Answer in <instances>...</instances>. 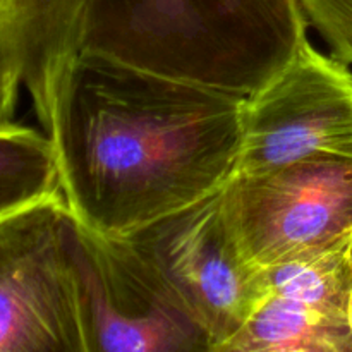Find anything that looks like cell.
Segmentation results:
<instances>
[{"label": "cell", "instance_id": "cell-6", "mask_svg": "<svg viewBox=\"0 0 352 352\" xmlns=\"http://www.w3.org/2000/svg\"><path fill=\"white\" fill-rule=\"evenodd\" d=\"M131 236L205 330L212 352H223L267 296V270L241 248L223 188Z\"/></svg>", "mask_w": 352, "mask_h": 352}, {"label": "cell", "instance_id": "cell-9", "mask_svg": "<svg viewBox=\"0 0 352 352\" xmlns=\"http://www.w3.org/2000/svg\"><path fill=\"white\" fill-rule=\"evenodd\" d=\"M60 191L57 160L43 131L0 124V219Z\"/></svg>", "mask_w": 352, "mask_h": 352}, {"label": "cell", "instance_id": "cell-1", "mask_svg": "<svg viewBox=\"0 0 352 352\" xmlns=\"http://www.w3.org/2000/svg\"><path fill=\"white\" fill-rule=\"evenodd\" d=\"M246 95L95 54L62 64L36 110L76 220L131 236L229 184Z\"/></svg>", "mask_w": 352, "mask_h": 352}, {"label": "cell", "instance_id": "cell-2", "mask_svg": "<svg viewBox=\"0 0 352 352\" xmlns=\"http://www.w3.org/2000/svg\"><path fill=\"white\" fill-rule=\"evenodd\" d=\"M299 0H71L64 62L95 54L170 78L251 95L305 40Z\"/></svg>", "mask_w": 352, "mask_h": 352}, {"label": "cell", "instance_id": "cell-11", "mask_svg": "<svg viewBox=\"0 0 352 352\" xmlns=\"http://www.w3.org/2000/svg\"><path fill=\"white\" fill-rule=\"evenodd\" d=\"M309 26L330 47V54L352 65V0H299Z\"/></svg>", "mask_w": 352, "mask_h": 352}, {"label": "cell", "instance_id": "cell-5", "mask_svg": "<svg viewBox=\"0 0 352 352\" xmlns=\"http://www.w3.org/2000/svg\"><path fill=\"white\" fill-rule=\"evenodd\" d=\"M223 195L241 248L260 268L352 243V158L234 175Z\"/></svg>", "mask_w": 352, "mask_h": 352}, {"label": "cell", "instance_id": "cell-8", "mask_svg": "<svg viewBox=\"0 0 352 352\" xmlns=\"http://www.w3.org/2000/svg\"><path fill=\"white\" fill-rule=\"evenodd\" d=\"M223 352H352V318L268 291Z\"/></svg>", "mask_w": 352, "mask_h": 352}, {"label": "cell", "instance_id": "cell-10", "mask_svg": "<svg viewBox=\"0 0 352 352\" xmlns=\"http://www.w3.org/2000/svg\"><path fill=\"white\" fill-rule=\"evenodd\" d=\"M31 0H0V124L14 122L24 88Z\"/></svg>", "mask_w": 352, "mask_h": 352}, {"label": "cell", "instance_id": "cell-4", "mask_svg": "<svg viewBox=\"0 0 352 352\" xmlns=\"http://www.w3.org/2000/svg\"><path fill=\"white\" fill-rule=\"evenodd\" d=\"M60 191L0 219V352H88Z\"/></svg>", "mask_w": 352, "mask_h": 352}, {"label": "cell", "instance_id": "cell-3", "mask_svg": "<svg viewBox=\"0 0 352 352\" xmlns=\"http://www.w3.org/2000/svg\"><path fill=\"white\" fill-rule=\"evenodd\" d=\"M88 352H212L208 336L133 236L71 219Z\"/></svg>", "mask_w": 352, "mask_h": 352}, {"label": "cell", "instance_id": "cell-7", "mask_svg": "<svg viewBox=\"0 0 352 352\" xmlns=\"http://www.w3.org/2000/svg\"><path fill=\"white\" fill-rule=\"evenodd\" d=\"M318 157L352 158V69L308 38L277 76L244 100L236 175Z\"/></svg>", "mask_w": 352, "mask_h": 352}]
</instances>
